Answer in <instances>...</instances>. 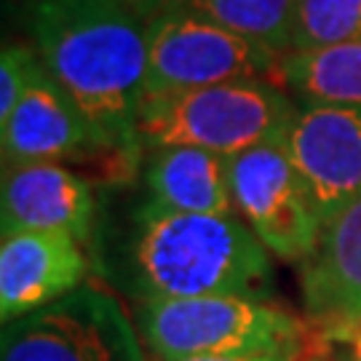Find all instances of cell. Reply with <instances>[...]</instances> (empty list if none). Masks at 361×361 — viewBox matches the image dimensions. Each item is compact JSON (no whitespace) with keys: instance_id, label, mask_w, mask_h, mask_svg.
<instances>
[{"instance_id":"cell-6","label":"cell","mask_w":361,"mask_h":361,"mask_svg":"<svg viewBox=\"0 0 361 361\" xmlns=\"http://www.w3.org/2000/svg\"><path fill=\"white\" fill-rule=\"evenodd\" d=\"M0 361H145V353L123 305L83 284L6 324Z\"/></svg>"},{"instance_id":"cell-4","label":"cell","mask_w":361,"mask_h":361,"mask_svg":"<svg viewBox=\"0 0 361 361\" xmlns=\"http://www.w3.org/2000/svg\"><path fill=\"white\" fill-rule=\"evenodd\" d=\"M142 337L161 361L195 356H289L302 350L292 313L249 297L147 300Z\"/></svg>"},{"instance_id":"cell-7","label":"cell","mask_w":361,"mask_h":361,"mask_svg":"<svg viewBox=\"0 0 361 361\" xmlns=\"http://www.w3.org/2000/svg\"><path fill=\"white\" fill-rule=\"evenodd\" d=\"M228 164L238 217L271 255L305 262L322 238L324 219L284 145L265 142L249 147L228 158Z\"/></svg>"},{"instance_id":"cell-18","label":"cell","mask_w":361,"mask_h":361,"mask_svg":"<svg viewBox=\"0 0 361 361\" xmlns=\"http://www.w3.org/2000/svg\"><path fill=\"white\" fill-rule=\"evenodd\" d=\"M177 361H295V359H289V356H195V359H177Z\"/></svg>"},{"instance_id":"cell-12","label":"cell","mask_w":361,"mask_h":361,"mask_svg":"<svg viewBox=\"0 0 361 361\" xmlns=\"http://www.w3.org/2000/svg\"><path fill=\"white\" fill-rule=\"evenodd\" d=\"M302 300L310 319L329 332L353 335L361 324V195L324 222L302 262Z\"/></svg>"},{"instance_id":"cell-10","label":"cell","mask_w":361,"mask_h":361,"mask_svg":"<svg viewBox=\"0 0 361 361\" xmlns=\"http://www.w3.org/2000/svg\"><path fill=\"white\" fill-rule=\"evenodd\" d=\"M86 255L67 233H11L0 244V316L22 319L59 297L75 292L86 279Z\"/></svg>"},{"instance_id":"cell-17","label":"cell","mask_w":361,"mask_h":361,"mask_svg":"<svg viewBox=\"0 0 361 361\" xmlns=\"http://www.w3.org/2000/svg\"><path fill=\"white\" fill-rule=\"evenodd\" d=\"M40 62L32 56L27 46H3L0 56V126L13 116L22 97L32 86L35 75L40 73Z\"/></svg>"},{"instance_id":"cell-15","label":"cell","mask_w":361,"mask_h":361,"mask_svg":"<svg viewBox=\"0 0 361 361\" xmlns=\"http://www.w3.org/2000/svg\"><path fill=\"white\" fill-rule=\"evenodd\" d=\"M169 6L195 13L276 54H289L292 46L297 0H169Z\"/></svg>"},{"instance_id":"cell-9","label":"cell","mask_w":361,"mask_h":361,"mask_svg":"<svg viewBox=\"0 0 361 361\" xmlns=\"http://www.w3.org/2000/svg\"><path fill=\"white\" fill-rule=\"evenodd\" d=\"M3 164H59L107 147L75 99L46 67L22 97L13 116L0 126Z\"/></svg>"},{"instance_id":"cell-1","label":"cell","mask_w":361,"mask_h":361,"mask_svg":"<svg viewBox=\"0 0 361 361\" xmlns=\"http://www.w3.org/2000/svg\"><path fill=\"white\" fill-rule=\"evenodd\" d=\"M32 35L49 75L118 155L140 147L147 25L123 0H38Z\"/></svg>"},{"instance_id":"cell-14","label":"cell","mask_w":361,"mask_h":361,"mask_svg":"<svg viewBox=\"0 0 361 361\" xmlns=\"http://www.w3.org/2000/svg\"><path fill=\"white\" fill-rule=\"evenodd\" d=\"M273 83L289 89L302 104L361 110V40L281 54Z\"/></svg>"},{"instance_id":"cell-13","label":"cell","mask_w":361,"mask_h":361,"mask_svg":"<svg viewBox=\"0 0 361 361\" xmlns=\"http://www.w3.org/2000/svg\"><path fill=\"white\" fill-rule=\"evenodd\" d=\"M150 204L188 214H238L225 155L201 147H158L147 164Z\"/></svg>"},{"instance_id":"cell-11","label":"cell","mask_w":361,"mask_h":361,"mask_svg":"<svg viewBox=\"0 0 361 361\" xmlns=\"http://www.w3.org/2000/svg\"><path fill=\"white\" fill-rule=\"evenodd\" d=\"M91 217V188L62 164H6L0 198L3 235L67 233L86 241Z\"/></svg>"},{"instance_id":"cell-8","label":"cell","mask_w":361,"mask_h":361,"mask_svg":"<svg viewBox=\"0 0 361 361\" xmlns=\"http://www.w3.org/2000/svg\"><path fill=\"white\" fill-rule=\"evenodd\" d=\"M281 145L324 222L361 195L359 107H297Z\"/></svg>"},{"instance_id":"cell-2","label":"cell","mask_w":361,"mask_h":361,"mask_svg":"<svg viewBox=\"0 0 361 361\" xmlns=\"http://www.w3.org/2000/svg\"><path fill=\"white\" fill-rule=\"evenodd\" d=\"M145 300L249 297L268 292L271 252L238 214H188L147 204L131 241Z\"/></svg>"},{"instance_id":"cell-16","label":"cell","mask_w":361,"mask_h":361,"mask_svg":"<svg viewBox=\"0 0 361 361\" xmlns=\"http://www.w3.org/2000/svg\"><path fill=\"white\" fill-rule=\"evenodd\" d=\"M361 40V0H297L289 51Z\"/></svg>"},{"instance_id":"cell-5","label":"cell","mask_w":361,"mask_h":361,"mask_svg":"<svg viewBox=\"0 0 361 361\" xmlns=\"http://www.w3.org/2000/svg\"><path fill=\"white\" fill-rule=\"evenodd\" d=\"M279 59L281 54L255 40L169 6L147 25L145 97L241 80L273 83Z\"/></svg>"},{"instance_id":"cell-20","label":"cell","mask_w":361,"mask_h":361,"mask_svg":"<svg viewBox=\"0 0 361 361\" xmlns=\"http://www.w3.org/2000/svg\"><path fill=\"white\" fill-rule=\"evenodd\" d=\"M343 361H348V359H343ZM353 361H356V359H353Z\"/></svg>"},{"instance_id":"cell-3","label":"cell","mask_w":361,"mask_h":361,"mask_svg":"<svg viewBox=\"0 0 361 361\" xmlns=\"http://www.w3.org/2000/svg\"><path fill=\"white\" fill-rule=\"evenodd\" d=\"M295 110L284 89L271 80L155 94L140 107L137 137L155 150L201 147L233 158L257 145L281 142Z\"/></svg>"},{"instance_id":"cell-19","label":"cell","mask_w":361,"mask_h":361,"mask_svg":"<svg viewBox=\"0 0 361 361\" xmlns=\"http://www.w3.org/2000/svg\"><path fill=\"white\" fill-rule=\"evenodd\" d=\"M350 348H353V359L361 361V324L353 329V335H350Z\"/></svg>"}]
</instances>
